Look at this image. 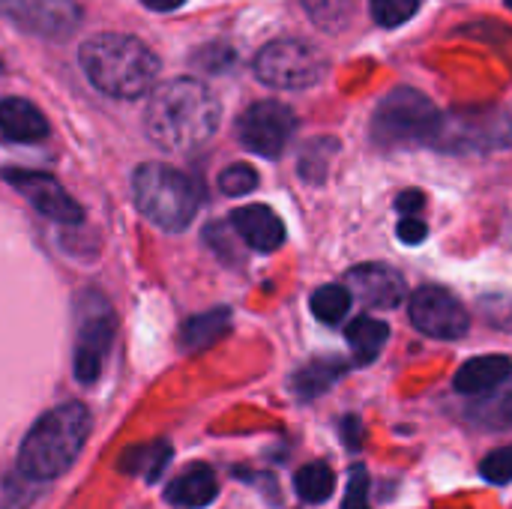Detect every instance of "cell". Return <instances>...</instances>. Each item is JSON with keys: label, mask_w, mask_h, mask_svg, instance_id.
<instances>
[{"label": "cell", "mask_w": 512, "mask_h": 509, "mask_svg": "<svg viewBox=\"0 0 512 509\" xmlns=\"http://www.w3.org/2000/svg\"><path fill=\"white\" fill-rule=\"evenodd\" d=\"M342 441H345L348 450H360V444H363V423H360V417L348 414L342 420Z\"/></svg>", "instance_id": "836d02e7"}, {"label": "cell", "mask_w": 512, "mask_h": 509, "mask_svg": "<svg viewBox=\"0 0 512 509\" xmlns=\"http://www.w3.org/2000/svg\"><path fill=\"white\" fill-rule=\"evenodd\" d=\"M90 426V411L81 402H63L45 411L18 447V471L36 483L63 477L81 456Z\"/></svg>", "instance_id": "3957f363"}, {"label": "cell", "mask_w": 512, "mask_h": 509, "mask_svg": "<svg viewBox=\"0 0 512 509\" xmlns=\"http://www.w3.org/2000/svg\"><path fill=\"white\" fill-rule=\"evenodd\" d=\"M480 312L489 324L501 327V330H512V297L504 294H492L480 300Z\"/></svg>", "instance_id": "4dcf8cb0"}, {"label": "cell", "mask_w": 512, "mask_h": 509, "mask_svg": "<svg viewBox=\"0 0 512 509\" xmlns=\"http://www.w3.org/2000/svg\"><path fill=\"white\" fill-rule=\"evenodd\" d=\"M411 324L429 339L456 342L468 333L471 315H468L465 303L456 294H450L447 288L423 285L420 291L411 294Z\"/></svg>", "instance_id": "30bf717a"}, {"label": "cell", "mask_w": 512, "mask_h": 509, "mask_svg": "<svg viewBox=\"0 0 512 509\" xmlns=\"http://www.w3.org/2000/svg\"><path fill=\"white\" fill-rule=\"evenodd\" d=\"M132 195L138 210L162 231H186L198 213L201 192L183 171L165 162H144L132 174Z\"/></svg>", "instance_id": "277c9868"}, {"label": "cell", "mask_w": 512, "mask_h": 509, "mask_svg": "<svg viewBox=\"0 0 512 509\" xmlns=\"http://www.w3.org/2000/svg\"><path fill=\"white\" fill-rule=\"evenodd\" d=\"M231 330V309L219 306L210 312H201L195 318H189L180 330V348L186 354H198L210 345H216L225 333Z\"/></svg>", "instance_id": "ac0fdd59"}, {"label": "cell", "mask_w": 512, "mask_h": 509, "mask_svg": "<svg viewBox=\"0 0 512 509\" xmlns=\"http://www.w3.org/2000/svg\"><path fill=\"white\" fill-rule=\"evenodd\" d=\"M507 6H510V9H512V0H507Z\"/></svg>", "instance_id": "8d00e7d4"}, {"label": "cell", "mask_w": 512, "mask_h": 509, "mask_svg": "<svg viewBox=\"0 0 512 509\" xmlns=\"http://www.w3.org/2000/svg\"><path fill=\"white\" fill-rule=\"evenodd\" d=\"M423 204H426V195H423L420 189H405V192L396 198V210H399L402 216H414Z\"/></svg>", "instance_id": "e575fe53"}, {"label": "cell", "mask_w": 512, "mask_h": 509, "mask_svg": "<svg viewBox=\"0 0 512 509\" xmlns=\"http://www.w3.org/2000/svg\"><path fill=\"white\" fill-rule=\"evenodd\" d=\"M114 312L108 306V300H102L99 294H87L78 303V339H75V351H72V372L81 384H93L102 375V363L105 354L111 351L114 342Z\"/></svg>", "instance_id": "ba28073f"}, {"label": "cell", "mask_w": 512, "mask_h": 509, "mask_svg": "<svg viewBox=\"0 0 512 509\" xmlns=\"http://www.w3.org/2000/svg\"><path fill=\"white\" fill-rule=\"evenodd\" d=\"M78 63L87 81L114 99H138L159 78V57L150 45L129 33H99L78 48Z\"/></svg>", "instance_id": "7a4b0ae2"}, {"label": "cell", "mask_w": 512, "mask_h": 509, "mask_svg": "<svg viewBox=\"0 0 512 509\" xmlns=\"http://www.w3.org/2000/svg\"><path fill=\"white\" fill-rule=\"evenodd\" d=\"M345 369H348V366H345L342 360H312V363H306L303 369L294 372L291 390H294L297 399L312 402V399L324 396V393L345 375Z\"/></svg>", "instance_id": "44dd1931"}, {"label": "cell", "mask_w": 512, "mask_h": 509, "mask_svg": "<svg viewBox=\"0 0 512 509\" xmlns=\"http://www.w3.org/2000/svg\"><path fill=\"white\" fill-rule=\"evenodd\" d=\"M222 105L213 90L195 78H171L156 87L144 108V129L153 144L171 153H189L213 138Z\"/></svg>", "instance_id": "6da1fadb"}, {"label": "cell", "mask_w": 512, "mask_h": 509, "mask_svg": "<svg viewBox=\"0 0 512 509\" xmlns=\"http://www.w3.org/2000/svg\"><path fill=\"white\" fill-rule=\"evenodd\" d=\"M468 417L486 429H512V381L507 387L501 384L489 396H480V402L471 405Z\"/></svg>", "instance_id": "7402d4cb"}, {"label": "cell", "mask_w": 512, "mask_h": 509, "mask_svg": "<svg viewBox=\"0 0 512 509\" xmlns=\"http://www.w3.org/2000/svg\"><path fill=\"white\" fill-rule=\"evenodd\" d=\"M147 9H153V12H174V9H180L186 0H141Z\"/></svg>", "instance_id": "d590c367"}, {"label": "cell", "mask_w": 512, "mask_h": 509, "mask_svg": "<svg viewBox=\"0 0 512 509\" xmlns=\"http://www.w3.org/2000/svg\"><path fill=\"white\" fill-rule=\"evenodd\" d=\"M0 69H3V63H0Z\"/></svg>", "instance_id": "74e56055"}, {"label": "cell", "mask_w": 512, "mask_h": 509, "mask_svg": "<svg viewBox=\"0 0 512 509\" xmlns=\"http://www.w3.org/2000/svg\"><path fill=\"white\" fill-rule=\"evenodd\" d=\"M258 186V171L252 165H228L222 174H219V189L231 198H240V195H249L252 189Z\"/></svg>", "instance_id": "83f0119b"}, {"label": "cell", "mask_w": 512, "mask_h": 509, "mask_svg": "<svg viewBox=\"0 0 512 509\" xmlns=\"http://www.w3.org/2000/svg\"><path fill=\"white\" fill-rule=\"evenodd\" d=\"M219 495V483L210 465H189L186 471H180L168 489H165V501L177 509H204L210 507Z\"/></svg>", "instance_id": "2e32d148"}, {"label": "cell", "mask_w": 512, "mask_h": 509, "mask_svg": "<svg viewBox=\"0 0 512 509\" xmlns=\"http://www.w3.org/2000/svg\"><path fill=\"white\" fill-rule=\"evenodd\" d=\"M480 477H483L486 483H495V486H507V483H512V444L510 447L492 450V453L483 459Z\"/></svg>", "instance_id": "f1b7e54d"}, {"label": "cell", "mask_w": 512, "mask_h": 509, "mask_svg": "<svg viewBox=\"0 0 512 509\" xmlns=\"http://www.w3.org/2000/svg\"><path fill=\"white\" fill-rule=\"evenodd\" d=\"M192 60H195V66H201L207 72H225L234 63V51L228 45H204L195 51Z\"/></svg>", "instance_id": "1f68e13d"}, {"label": "cell", "mask_w": 512, "mask_h": 509, "mask_svg": "<svg viewBox=\"0 0 512 509\" xmlns=\"http://www.w3.org/2000/svg\"><path fill=\"white\" fill-rule=\"evenodd\" d=\"M0 15L42 39H66L81 24L78 0H0Z\"/></svg>", "instance_id": "8fae6325"}, {"label": "cell", "mask_w": 512, "mask_h": 509, "mask_svg": "<svg viewBox=\"0 0 512 509\" xmlns=\"http://www.w3.org/2000/svg\"><path fill=\"white\" fill-rule=\"evenodd\" d=\"M396 234H399V240H402L405 246H420V243L429 237V228H426V222H423V219L405 216V219L399 222Z\"/></svg>", "instance_id": "d6a6232c"}, {"label": "cell", "mask_w": 512, "mask_h": 509, "mask_svg": "<svg viewBox=\"0 0 512 509\" xmlns=\"http://www.w3.org/2000/svg\"><path fill=\"white\" fill-rule=\"evenodd\" d=\"M438 126H441V111L426 93L414 87L390 90L372 114V138L381 147L432 144Z\"/></svg>", "instance_id": "5b68a950"}, {"label": "cell", "mask_w": 512, "mask_h": 509, "mask_svg": "<svg viewBox=\"0 0 512 509\" xmlns=\"http://www.w3.org/2000/svg\"><path fill=\"white\" fill-rule=\"evenodd\" d=\"M336 153H339V141L336 138H315V141H309L303 147V153H300V162H297L300 177L306 183H315V186L324 183Z\"/></svg>", "instance_id": "cb8c5ba5"}, {"label": "cell", "mask_w": 512, "mask_h": 509, "mask_svg": "<svg viewBox=\"0 0 512 509\" xmlns=\"http://www.w3.org/2000/svg\"><path fill=\"white\" fill-rule=\"evenodd\" d=\"M512 378V360L504 354H489V357H474L468 360L456 378L453 387L462 396H489L495 393L501 384H507Z\"/></svg>", "instance_id": "9a60e30c"}, {"label": "cell", "mask_w": 512, "mask_h": 509, "mask_svg": "<svg viewBox=\"0 0 512 509\" xmlns=\"http://www.w3.org/2000/svg\"><path fill=\"white\" fill-rule=\"evenodd\" d=\"M342 509H372L369 507V474H366L363 465H354V468H351L348 492H345Z\"/></svg>", "instance_id": "f546056e"}, {"label": "cell", "mask_w": 512, "mask_h": 509, "mask_svg": "<svg viewBox=\"0 0 512 509\" xmlns=\"http://www.w3.org/2000/svg\"><path fill=\"white\" fill-rule=\"evenodd\" d=\"M510 141L512 123L501 108H459L441 114V126L432 147L450 153H486L501 150Z\"/></svg>", "instance_id": "8992f818"}, {"label": "cell", "mask_w": 512, "mask_h": 509, "mask_svg": "<svg viewBox=\"0 0 512 509\" xmlns=\"http://www.w3.org/2000/svg\"><path fill=\"white\" fill-rule=\"evenodd\" d=\"M327 72V57L300 39H276L264 45L255 57V75L276 90H306L315 87Z\"/></svg>", "instance_id": "52a82bcc"}, {"label": "cell", "mask_w": 512, "mask_h": 509, "mask_svg": "<svg viewBox=\"0 0 512 509\" xmlns=\"http://www.w3.org/2000/svg\"><path fill=\"white\" fill-rule=\"evenodd\" d=\"M306 15L327 33H339L348 27L354 15V0H300Z\"/></svg>", "instance_id": "484cf974"}, {"label": "cell", "mask_w": 512, "mask_h": 509, "mask_svg": "<svg viewBox=\"0 0 512 509\" xmlns=\"http://www.w3.org/2000/svg\"><path fill=\"white\" fill-rule=\"evenodd\" d=\"M231 228L234 234L255 252H276L288 231H285V222L276 216V210H270L267 204H249V207H240L234 210L231 216Z\"/></svg>", "instance_id": "5bb4252c"}, {"label": "cell", "mask_w": 512, "mask_h": 509, "mask_svg": "<svg viewBox=\"0 0 512 509\" xmlns=\"http://www.w3.org/2000/svg\"><path fill=\"white\" fill-rule=\"evenodd\" d=\"M294 489L297 495L306 501V504H324L333 498V489H336V474L330 465L324 462H312V465H303L294 477Z\"/></svg>", "instance_id": "603a6c76"}, {"label": "cell", "mask_w": 512, "mask_h": 509, "mask_svg": "<svg viewBox=\"0 0 512 509\" xmlns=\"http://www.w3.org/2000/svg\"><path fill=\"white\" fill-rule=\"evenodd\" d=\"M0 135L18 144H36L48 138V120L33 102L21 96H6L0 99Z\"/></svg>", "instance_id": "e0dca14e"}, {"label": "cell", "mask_w": 512, "mask_h": 509, "mask_svg": "<svg viewBox=\"0 0 512 509\" xmlns=\"http://www.w3.org/2000/svg\"><path fill=\"white\" fill-rule=\"evenodd\" d=\"M297 129V117L288 105L276 102V99H264L249 105L240 120H237V138L240 144L264 159H279L288 147V141L294 138Z\"/></svg>", "instance_id": "9c48e42d"}, {"label": "cell", "mask_w": 512, "mask_h": 509, "mask_svg": "<svg viewBox=\"0 0 512 509\" xmlns=\"http://www.w3.org/2000/svg\"><path fill=\"white\" fill-rule=\"evenodd\" d=\"M387 339H390L387 321L360 315V318H354V321L348 324V345H351V354H354V363H357V366L375 363V360L381 357Z\"/></svg>", "instance_id": "ffe728a7"}, {"label": "cell", "mask_w": 512, "mask_h": 509, "mask_svg": "<svg viewBox=\"0 0 512 509\" xmlns=\"http://www.w3.org/2000/svg\"><path fill=\"white\" fill-rule=\"evenodd\" d=\"M309 309L321 324H339L351 309V291L345 285H321L312 294Z\"/></svg>", "instance_id": "d4e9b609"}, {"label": "cell", "mask_w": 512, "mask_h": 509, "mask_svg": "<svg viewBox=\"0 0 512 509\" xmlns=\"http://www.w3.org/2000/svg\"><path fill=\"white\" fill-rule=\"evenodd\" d=\"M171 444L168 441H150V444H138L132 450H126L120 456V468L132 477H141L144 483H159L162 474L171 465Z\"/></svg>", "instance_id": "d6986e66"}, {"label": "cell", "mask_w": 512, "mask_h": 509, "mask_svg": "<svg viewBox=\"0 0 512 509\" xmlns=\"http://www.w3.org/2000/svg\"><path fill=\"white\" fill-rule=\"evenodd\" d=\"M348 291H354L372 309H396L405 300V276L387 264H360L348 273Z\"/></svg>", "instance_id": "4fadbf2b"}, {"label": "cell", "mask_w": 512, "mask_h": 509, "mask_svg": "<svg viewBox=\"0 0 512 509\" xmlns=\"http://www.w3.org/2000/svg\"><path fill=\"white\" fill-rule=\"evenodd\" d=\"M0 177L15 189L21 192L30 207L36 213H42L45 219H54L60 225H81L84 219V210L81 204L51 177V174H42V171H21V168H6L0 171Z\"/></svg>", "instance_id": "7c38bea8"}, {"label": "cell", "mask_w": 512, "mask_h": 509, "mask_svg": "<svg viewBox=\"0 0 512 509\" xmlns=\"http://www.w3.org/2000/svg\"><path fill=\"white\" fill-rule=\"evenodd\" d=\"M417 6H420V0H369L372 18L381 27H399V24L411 21Z\"/></svg>", "instance_id": "4316f807"}]
</instances>
